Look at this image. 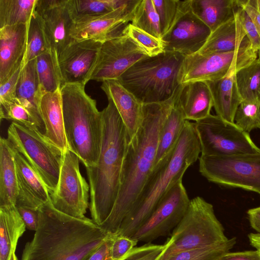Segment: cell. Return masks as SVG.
Segmentation results:
<instances>
[{
  "label": "cell",
  "mask_w": 260,
  "mask_h": 260,
  "mask_svg": "<svg viewBox=\"0 0 260 260\" xmlns=\"http://www.w3.org/2000/svg\"><path fill=\"white\" fill-rule=\"evenodd\" d=\"M151 35L161 38L159 20L152 0H140L131 23Z\"/></svg>",
  "instance_id": "cell-34"
},
{
  "label": "cell",
  "mask_w": 260,
  "mask_h": 260,
  "mask_svg": "<svg viewBox=\"0 0 260 260\" xmlns=\"http://www.w3.org/2000/svg\"><path fill=\"white\" fill-rule=\"evenodd\" d=\"M148 56L128 36L124 35L101 44L90 80L118 79L139 60Z\"/></svg>",
  "instance_id": "cell-16"
},
{
  "label": "cell",
  "mask_w": 260,
  "mask_h": 260,
  "mask_svg": "<svg viewBox=\"0 0 260 260\" xmlns=\"http://www.w3.org/2000/svg\"><path fill=\"white\" fill-rule=\"evenodd\" d=\"M260 59V58H259Z\"/></svg>",
  "instance_id": "cell-56"
},
{
  "label": "cell",
  "mask_w": 260,
  "mask_h": 260,
  "mask_svg": "<svg viewBox=\"0 0 260 260\" xmlns=\"http://www.w3.org/2000/svg\"><path fill=\"white\" fill-rule=\"evenodd\" d=\"M180 89V86L166 101L143 104V120L127 146L117 198L111 213L101 225L107 233L117 232L152 171L161 128L177 101Z\"/></svg>",
  "instance_id": "cell-1"
},
{
  "label": "cell",
  "mask_w": 260,
  "mask_h": 260,
  "mask_svg": "<svg viewBox=\"0 0 260 260\" xmlns=\"http://www.w3.org/2000/svg\"><path fill=\"white\" fill-rule=\"evenodd\" d=\"M128 0H67V8L74 23L87 21L109 13L125 5Z\"/></svg>",
  "instance_id": "cell-31"
},
{
  "label": "cell",
  "mask_w": 260,
  "mask_h": 260,
  "mask_svg": "<svg viewBox=\"0 0 260 260\" xmlns=\"http://www.w3.org/2000/svg\"><path fill=\"white\" fill-rule=\"evenodd\" d=\"M199 158V171L208 181L260 194V153Z\"/></svg>",
  "instance_id": "cell-10"
},
{
  "label": "cell",
  "mask_w": 260,
  "mask_h": 260,
  "mask_svg": "<svg viewBox=\"0 0 260 260\" xmlns=\"http://www.w3.org/2000/svg\"><path fill=\"white\" fill-rule=\"evenodd\" d=\"M194 125L202 155L229 156L260 153V148L248 133L217 115L210 114L196 121Z\"/></svg>",
  "instance_id": "cell-9"
},
{
  "label": "cell",
  "mask_w": 260,
  "mask_h": 260,
  "mask_svg": "<svg viewBox=\"0 0 260 260\" xmlns=\"http://www.w3.org/2000/svg\"><path fill=\"white\" fill-rule=\"evenodd\" d=\"M114 235V234H112L105 242L83 260H112L110 256V248Z\"/></svg>",
  "instance_id": "cell-47"
},
{
  "label": "cell",
  "mask_w": 260,
  "mask_h": 260,
  "mask_svg": "<svg viewBox=\"0 0 260 260\" xmlns=\"http://www.w3.org/2000/svg\"><path fill=\"white\" fill-rule=\"evenodd\" d=\"M184 57L171 51L147 57L133 64L118 80L143 104L166 101L180 86L179 75Z\"/></svg>",
  "instance_id": "cell-6"
},
{
  "label": "cell",
  "mask_w": 260,
  "mask_h": 260,
  "mask_svg": "<svg viewBox=\"0 0 260 260\" xmlns=\"http://www.w3.org/2000/svg\"><path fill=\"white\" fill-rule=\"evenodd\" d=\"M102 111L103 139L98 162L86 167L92 220L101 226L111 213L118 196L123 160L129 138L115 105L109 99Z\"/></svg>",
  "instance_id": "cell-3"
},
{
  "label": "cell",
  "mask_w": 260,
  "mask_h": 260,
  "mask_svg": "<svg viewBox=\"0 0 260 260\" xmlns=\"http://www.w3.org/2000/svg\"><path fill=\"white\" fill-rule=\"evenodd\" d=\"M234 123L248 133L260 128V103L242 101L236 110Z\"/></svg>",
  "instance_id": "cell-38"
},
{
  "label": "cell",
  "mask_w": 260,
  "mask_h": 260,
  "mask_svg": "<svg viewBox=\"0 0 260 260\" xmlns=\"http://www.w3.org/2000/svg\"><path fill=\"white\" fill-rule=\"evenodd\" d=\"M138 242L132 238L114 234L110 248L112 260H119L136 247Z\"/></svg>",
  "instance_id": "cell-44"
},
{
  "label": "cell",
  "mask_w": 260,
  "mask_h": 260,
  "mask_svg": "<svg viewBox=\"0 0 260 260\" xmlns=\"http://www.w3.org/2000/svg\"><path fill=\"white\" fill-rule=\"evenodd\" d=\"M10 260H18L17 257L15 254V252L12 254Z\"/></svg>",
  "instance_id": "cell-53"
},
{
  "label": "cell",
  "mask_w": 260,
  "mask_h": 260,
  "mask_svg": "<svg viewBox=\"0 0 260 260\" xmlns=\"http://www.w3.org/2000/svg\"><path fill=\"white\" fill-rule=\"evenodd\" d=\"M236 243V238H233L218 244L181 251L167 260H217L229 252Z\"/></svg>",
  "instance_id": "cell-35"
},
{
  "label": "cell",
  "mask_w": 260,
  "mask_h": 260,
  "mask_svg": "<svg viewBox=\"0 0 260 260\" xmlns=\"http://www.w3.org/2000/svg\"><path fill=\"white\" fill-rule=\"evenodd\" d=\"M258 57L251 47L238 50L206 54L196 53L185 56L181 64L179 82L180 85L194 82H208L225 76L233 67L239 70Z\"/></svg>",
  "instance_id": "cell-11"
},
{
  "label": "cell",
  "mask_w": 260,
  "mask_h": 260,
  "mask_svg": "<svg viewBox=\"0 0 260 260\" xmlns=\"http://www.w3.org/2000/svg\"><path fill=\"white\" fill-rule=\"evenodd\" d=\"M253 4L260 10V0H252Z\"/></svg>",
  "instance_id": "cell-52"
},
{
  "label": "cell",
  "mask_w": 260,
  "mask_h": 260,
  "mask_svg": "<svg viewBox=\"0 0 260 260\" xmlns=\"http://www.w3.org/2000/svg\"><path fill=\"white\" fill-rule=\"evenodd\" d=\"M125 34L131 38L149 57L156 56L165 51L161 38H156L131 23L126 27Z\"/></svg>",
  "instance_id": "cell-39"
},
{
  "label": "cell",
  "mask_w": 260,
  "mask_h": 260,
  "mask_svg": "<svg viewBox=\"0 0 260 260\" xmlns=\"http://www.w3.org/2000/svg\"><path fill=\"white\" fill-rule=\"evenodd\" d=\"M101 43L92 40H74L60 54L58 59L61 87L65 84L85 85L95 65Z\"/></svg>",
  "instance_id": "cell-18"
},
{
  "label": "cell",
  "mask_w": 260,
  "mask_h": 260,
  "mask_svg": "<svg viewBox=\"0 0 260 260\" xmlns=\"http://www.w3.org/2000/svg\"><path fill=\"white\" fill-rule=\"evenodd\" d=\"M247 214L250 225L260 234V206L249 209Z\"/></svg>",
  "instance_id": "cell-50"
},
{
  "label": "cell",
  "mask_w": 260,
  "mask_h": 260,
  "mask_svg": "<svg viewBox=\"0 0 260 260\" xmlns=\"http://www.w3.org/2000/svg\"><path fill=\"white\" fill-rule=\"evenodd\" d=\"M217 260H260L258 250L242 252H228Z\"/></svg>",
  "instance_id": "cell-49"
},
{
  "label": "cell",
  "mask_w": 260,
  "mask_h": 260,
  "mask_svg": "<svg viewBox=\"0 0 260 260\" xmlns=\"http://www.w3.org/2000/svg\"><path fill=\"white\" fill-rule=\"evenodd\" d=\"M7 139L34 169L49 190L57 187L64 153L37 127L12 121Z\"/></svg>",
  "instance_id": "cell-8"
},
{
  "label": "cell",
  "mask_w": 260,
  "mask_h": 260,
  "mask_svg": "<svg viewBox=\"0 0 260 260\" xmlns=\"http://www.w3.org/2000/svg\"><path fill=\"white\" fill-rule=\"evenodd\" d=\"M157 13L161 38L166 34L172 26L178 11L179 0H152Z\"/></svg>",
  "instance_id": "cell-41"
},
{
  "label": "cell",
  "mask_w": 260,
  "mask_h": 260,
  "mask_svg": "<svg viewBox=\"0 0 260 260\" xmlns=\"http://www.w3.org/2000/svg\"><path fill=\"white\" fill-rule=\"evenodd\" d=\"M26 228L16 206L0 207V260H10Z\"/></svg>",
  "instance_id": "cell-28"
},
{
  "label": "cell",
  "mask_w": 260,
  "mask_h": 260,
  "mask_svg": "<svg viewBox=\"0 0 260 260\" xmlns=\"http://www.w3.org/2000/svg\"><path fill=\"white\" fill-rule=\"evenodd\" d=\"M23 64L2 84H0L1 104L11 102L17 99L16 88Z\"/></svg>",
  "instance_id": "cell-45"
},
{
  "label": "cell",
  "mask_w": 260,
  "mask_h": 260,
  "mask_svg": "<svg viewBox=\"0 0 260 260\" xmlns=\"http://www.w3.org/2000/svg\"><path fill=\"white\" fill-rule=\"evenodd\" d=\"M34 12L59 79L58 57L74 41L71 35L74 23L68 10L67 0H37Z\"/></svg>",
  "instance_id": "cell-14"
},
{
  "label": "cell",
  "mask_w": 260,
  "mask_h": 260,
  "mask_svg": "<svg viewBox=\"0 0 260 260\" xmlns=\"http://www.w3.org/2000/svg\"><path fill=\"white\" fill-rule=\"evenodd\" d=\"M12 120L26 126L37 127L28 110L18 101L1 104V119Z\"/></svg>",
  "instance_id": "cell-40"
},
{
  "label": "cell",
  "mask_w": 260,
  "mask_h": 260,
  "mask_svg": "<svg viewBox=\"0 0 260 260\" xmlns=\"http://www.w3.org/2000/svg\"><path fill=\"white\" fill-rule=\"evenodd\" d=\"M37 0H0V28L28 24Z\"/></svg>",
  "instance_id": "cell-32"
},
{
  "label": "cell",
  "mask_w": 260,
  "mask_h": 260,
  "mask_svg": "<svg viewBox=\"0 0 260 260\" xmlns=\"http://www.w3.org/2000/svg\"><path fill=\"white\" fill-rule=\"evenodd\" d=\"M186 121L176 101L161 128L153 169L158 166L172 152L180 137Z\"/></svg>",
  "instance_id": "cell-30"
},
{
  "label": "cell",
  "mask_w": 260,
  "mask_h": 260,
  "mask_svg": "<svg viewBox=\"0 0 260 260\" xmlns=\"http://www.w3.org/2000/svg\"><path fill=\"white\" fill-rule=\"evenodd\" d=\"M228 240L213 205L203 198L196 197L190 200L183 218L165 243L167 247L159 260H167L181 251Z\"/></svg>",
  "instance_id": "cell-7"
},
{
  "label": "cell",
  "mask_w": 260,
  "mask_h": 260,
  "mask_svg": "<svg viewBox=\"0 0 260 260\" xmlns=\"http://www.w3.org/2000/svg\"><path fill=\"white\" fill-rule=\"evenodd\" d=\"M46 52H49L42 27L38 18L34 12L28 24L27 49L23 67L28 62Z\"/></svg>",
  "instance_id": "cell-37"
},
{
  "label": "cell",
  "mask_w": 260,
  "mask_h": 260,
  "mask_svg": "<svg viewBox=\"0 0 260 260\" xmlns=\"http://www.w3.org/2000/svg\"><path fill=\"white\" fill-rule=\"evenodd\" d=\"M238 8L234 15L212 31L197 53L206 54L229 52L251 47L240 21Z\"/></svg>",
  "instance_id": "cell-22"
},
{
  "label": "cell",
  "mask_w": 260,
  "mask_h": 260,
  "mask_svg": "<svg viewBox=\"0 0 260 260\" xmlns=\"http://www.w3.org/2000/svg\"><path fill=\"white\" fill-rule=\"evenodd\" d=\"M235 77L242 101L260 103V59L237 71Z\"/></svg>",
  "instance_id": "cell-33"
},
{
  "label": "cell",
  "mask_w": 260,
  "mask_h": 260,
  "mask_svg": "<svg viewBox=\"0 0 260 260\" xmlns=\"http://www.w3.org/2000/svg\"><path fill=\"white\" fill-rule=\"evenodd\" d=\"M186 120L195 122L210 115L213 98L206 82H194L181 85L177 100Z\"/></svg>",
  "instance_id": "cell-25"
},
{
  "label": "cell",
  "mask_w": 260,
  "mask_h": 260,
  "mask_svg": "<svg viewBox=\"0 0 260 260\" xmlns=\"http://www.w3.org/2000/svg\"><path fill=\"white\" fill-rule=\"evenodd\" d=\"M36 69L40 84L43 92H53L61 87L52 57L49 52L36 58Z\"/></svg>",
  "instance_id": "cell-36"
},
{
  "label": "cell",
  "mask_w": 260,
  "mask_h": 260,
  "mask_svg": "<svg viewBox=\"0 0 260 260\" xmlns=\"http://www.w3.org/2000/svg\"></svg>",
  "instance_id": "cell-55"
},
{
  "label": "cell",
  "mask_w": 260,
  "mask_h": 260,
  "mask_svg": "<svg viewBox=\"0 0 260 260\" xmlns=\"http://www.w3.org/2000/svg\"><path fill=\"white\" fill-rule=\"evenodd\" d=\"M18 184L14 152L7 138L0 139V207L16 206Z\"/></svg>",
  "instance_id": "cell-27"
},
{
  "label": "cell",
  "mask_w": 260,
  "mask_h": 260,
  "mask_svg": "<svg viewBox=\"0 0 260 260\" xmlns=\"http://www.w3.org/2000/svg\"><path fill=\"white\" fill-rule=\"evenodd\" d=\"M28 24L0 28V84L23 64L27 49Z\"/></svg>",
  "instance_id": "cell-19"
},
{
  "label": "cell",
  "mask_w": 260,
  "mask_h": 260,
  "mask_svg": "<svg viewBox=\"0 0 260 260\" xmlns=\"http://www.w3.org/2000/svg\"><path fill=\"white\" fill-rule=\"evenodd\" d=\"M238 4V12L242 25L249 40L253 50L258 54L260 51V34L256 26L246 12V11Z\"/></svg>",
  "instance_id": "cell-43"
},
{
  "label": "cell",
  "mask_w": 260,
  "mask_h": 260,
  "mask_svg": "<svg viewBox=\"0 0 260 260\" xmlns=\"http://www.w3.org/2000/svg\"><path fill=\"white\" fill-rule=\"evenodd\" d=\"M16 97L31 115L38 128L45 129L39 106L42 95L37 69L36 59L28 62L22 67L16 88Z\"/></svg>",
  "instance_id": "cell-26"
},
{
  "label": "cell",
  "mask_w": 260,
  "mask_h": 260,
  "mask_svg": "<svg viewBox=\"0 0 260 260\" xmlns=\"http://www.w3.org/2000/svg\"><path fill=\"white\" fill-rule=\"evenodd\" d=\"M61 87L42 96L39 109L44 126L45 137L64 153L68 148L65 134Z\"/></svg>",
  "instance_id": "cell-23"
},
{
  "label": "cell",
  "mask_w": 260,
  "mask_h": 260,
  "mask_svg": "<svg viewBox=\"0 0 260 260\" xmlns=\"http://www.w3.org/2000/svg\"><path fill=\"white\" fill-rule=\"evenodd\" d=\"M101 87L107 99L115 105L126 128L130 140L142 123L143 104L125 88L118 79L103 81Z\"/></svg>",
  "instance_id": "cell-21"
},
{
  "label": "cell",
  "mask_w": 260,
  "mask_h": 260,
  "mask_svg": "<svg viewBox=\"0 0 260 260\" xmlns=\"http://www.w3.org/2000/svg\"><path fill=\"white\" fill-rule=\"evenodd\" d=\"M140 1L128 0L125 5L109 13L73 23L71 37L77 41L92 40L103 43L125 35L126 27L132 21Z\"/></svg>",
  "instance_id": "cell-17"
},
{
  "label": "cell",
  "mask_w": 260,
  "mask_h": 260,
  "mask_svg": "<svg viewBox=\"0 0 260 260\" xmlns=\"http://www.w3.org/2000/svg\"><path fill=\"white\" fill-rule=\"evenodd\" d=\"M258 57L259 58H260V51H259V52L258 53Z\"/></svg>",
  "instance_id": "cell-54"
},
{
  "label": "cell",
  "mask_w": 260,
  "mask_h": 260,
  "mask_svg": "<svg viewBox=\"0 0 260 260\" xmlns=\"http://www.w3.org/2000/svg\"><path fill=\"white\" fill-rule=\"evenodd\" d=\"M167 247L163 245L148 243L135 247L119 260H159Z\"/></svg>",
  "instance_id": "cell-42"
},
{
  "label": "cell",
  "mask_w": 260,
  "mask_h": 260,
  "mask_svg": "<svg viewBox=\"0 0 260 260\" xmlns=\"http://www.w3.org/2000/svg\"><path fill=\"white\" fill-rule=\"evenodd\" d=\"M248 238L251 245L256 250L260 251V234L251 233L248 235Z\"/></svg>",
  "instance_id": "cell-51"
},
{
  "label": "cell",
  "mask_w": 260,
  "mask_h": 260,
  "mask_svg": "<svg viewBox=\"0 0 260 260\" xmlns=\"http://www.w3.org/2000/svg\"><path fill=\"white\" fill-rule=\"evenodd\" d=\"M211 32L192 11L190 0L179 1L174 23L161 39L165 51L178 52L186 56L198 52Z\"/></svg>",
  "instance_id": "cell-15"
},
{
  "label": "cell",
  "mask_w": 260,
  "mask_h": 260,
  "mask_svg": "<svg viewBox=\"0 0 260 260\" xmlns=\"http://www.w3.org/2000/svg\"><path fill=\"white\" fill-rule=\"evenodd\" d=\"M238 4L249 15L260 34V10L252 0H237Z\"/></svg>",
  "instance_id": "cell-48"
},
{
  "label": "cell",
  "mask_w": 260,
  "mask_h": 260,
  "mask_svg": "<svg viewBox=\"0 0 260 260\" xmlns=\"http://www.w3.org/2000/svg\"><path fill=\"white\" fill-rule=\"evenodd\" d=\"M79 159L68 148L63 155L58 182L49 192L52 206L73 217L83 218L89 207V186L82 176Z\"/></svg>",
  "instance_id": "cell-12"
},
{
  "label": "cell",
  "mask_w": 260,
  "mask_h": 260,
  "mask_svg": "<svg viewBox=\"0 0 260 260\" xmlns=\"http://www.w3.org/2000/svg\"><path fill=\"white\" fill-rule=\"evenodd\" d=\"M38 212V228L21 260H83L112 234L86 217L58 211L50 200Z\"/></svg>",
  "instance_id": "cell-2"
},
{
  "label": "cell",
  "mask_w": 260,
  "mask_h": 260,
  "mask_svg": "<svg viewBox=\"0 0 260 260\" xmlns=\"http://www.w3.org/2000/svg\"><path fill=\"white\" fill-rule=\"evenodd\" d=\"M190 200L182 181L168 192L147 220L132 237L138 242L151 243L174 230L183 218Z\"/></svg>",
  "instance_id": "cell-13"
},
{
  "label": "cell",
  "mask_w": 260,
  "mask_h": 260,
  "mask_svg": "<svg viewBox=\"0 0 260 260\" xmlns=\"http://www.w3.org/2000/svg\"><path fill=\"white\" fill-rule=\"evenodd\" d=\"M13 149L19 189L16 206L38 210L49 201V190L25 158Z\"/></svg>",
  "instance_id": "cell-20"
},
{
  "label": "cell",
  "mask_w": 260,
  "mask_h": 260,
  "mask_svg": "<svg viewBox=\"0 0 260 260\" xmlns=\"http://www.w3.org/2000/svg\"><path fill=\"white\" fill-rule=\"evenodd\" d=\"M81 84L61 87L64 127L68 148L85 167L96 165L103 133L101 111Z\"/></svg>",
  "instance_id": "cell-5"
},
{
  "label": "cell",
  "mask_w": 260,
  "mask_h": 260,
  "mask_svg": "<svg viewBox=\"0 0 260 260\" xmlns=\"http://www.w3.org/2000/svg\"><path fill=\"white\" fill-rule=\"evenodd\" d=\"M238 70L233 67L223 77L206 82L211 92L216 115L231 122H234L236 110L242 101L236 81V73Z\"/></svg>",
  "instance_id": "cell-24"
},
{
  "label": "cell",
  "mask_w": 260,
  "mask_h": 260,
  "mask_svg": "<svg viewBox=\"0 0 260 260\" xmlns=\"http://www.w3.org/2000/svg\"><path fill=\"white\" fill-rule=\"evenodd\" d=\"M26 226L31 231H36L39 224V212L25 206H16Z\"/></svg>",
  "instance_id": "cell-46"
},
{
  "label": "cell",
  "mask_w": 260,
  "mask_h": 260,
  "mask_svg": "<svg viewBox=\"0 0 260 260\" xmlns=\"http://www.w3.org/2000/svg\"><path fill=\"white\" fill-rule=\"evenodd\" d=\"M194 14L213 31L235 14L237 0H190Z\"/></svg>",
  "instance_id": "cell-29"
},
{
  "label": "cell",
  "mask_w": 260,
  "mask_h": 260,
  "mask_svg": "<svg viewBox=\"0 0 260 260\" xmlns=\"http://www.w3.org/2000/svg\"><path fill=\"white\" fill-rule=\"evenodd\" d=\"M200 153L194 123L186 120L176 146L166 159L153 169L132 211L116 234L132 238L171 188L182 181L186 170L197 161Z\"/></svg>",
  "instance_id": "cell-4"
}]
</instances>
